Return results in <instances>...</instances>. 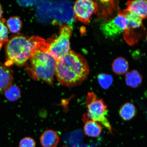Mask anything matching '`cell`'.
Masks as SVG:
<instances>
[{
  "instance_id": "obj_1",
  "label": "cell",
  "mask_w": 147,
  "mask_h": 147,
  "mask_svg": "<svg viewBox=\"0 0 147 147\" xmlns=\"http://www.w3.org/2000/svg\"><path fill=\"white\" fill-rule=\"evenodd\" d=\"M90 69L82 55L71 50L57 61L55 74L62 85L68 87L80 85L87 79Z\"/></svg>"
},
{
  "instance_id": "obj_2",
  "label": "cell",
  "mask_w": 147,
  "mask_h": 147,
  "mask_svg": "<svg viewBox=\"0 0 147 147\" xmlns=\"http://www.w3.org/2000/svg\"><path fill=\"white\" fill-rule=\"evenodd\" d=\"M48 41L42 40L33 52L26 70L34 80H42L51 85L54 82L56 60L48 51Z\"/></svg>"
},
{
  "instance_id": "obj_3",
  "label": "cell",
  "mask_w": 147,
  "mask_h": 147,
  "mask_svg": "<svg viewBox=\"0 0 147 147\" xmlns=\"http://www.w3.org/2000/svg\"><path fill=\"white\" fill-rule=\"evenodd\" d=\"M42 39L38 36L28 38L23 36H15L11 38L5 47L6 61L5 65L8 67L13 64L18 66L24 65Z\"/></svg>"
},
{
  "instance_id": "obj_4",
  "label": "cell",
  "mask_w": 147,
  "mask_h": 147,
  "mask_svg": "<svg viewBox=\"0 0 147 147\" xmlns=\"http://www.w3.org/2000/svg\"><path fill=\"white\" fill-rule=\"evenodd\" d=\"M88 118L101 123L113 134V128L107 118L108 107L102 99L97 98L94 93H88L86 97Z\"/></svg>"
},
{
  "instance_id": "obj_5",
  "label": "cell",
  "mask_w": 147,
  "mask_h": 147,
  "mask_svg": "<svg viewBox=\"0 0 147 147\" xmlns=\"http://www.w3.org/2000/svg\"><path fill=\"white\" fill-rule=\"evenodd\" d=\"M72 29L67 25H62L60 27L59 35L49 43L48 51L57 60L63 57L71 50L70 38Z\"/></svg>"
},
{
  "instance_id": "obj_6",
  "label": "cell",
  "mask_w": 147,
  "mask_h": 147,
  "mask_svg": "<svg viewBox=\"0 0 147 147\" xmlns=\"http://www.w3.org/2000/svg\"><path fill=\"white\" fill-rule=\"evenodd\" d=\"M127 21L122 12L110 21L102 24L100 26L101 32L106 38H113L120 35L127 28Z\"/></svg>"
},
{
  "instance_id": "obj_7",
  "label": "cell",
  "mask_w": 147,
  "mask_h": 147,
  "mask_svg": "<svg viewBox=\"0 0 147 147\" xmlns=\"http://www.w3.org/2000/svg\"><path fill=\"white\" fill-rule=\"evenodd\" d=\"M98 10L97 3L89 0L77 1L74 7L75 18L86 24L89 23L92 16Z\"/></svg>"
},
{
  "instance_id": "obj_8",
  "label": "cell",
  "mask_w": 147,
  "mask_h": 147,
  "mask_svg": "<svg viewBox=\"0 0 147 147\" xmlns=\"http://www.w3.org/2000/svg\"><path fill=\"white\" fill-rule=\"evenodd\" d=\"M126 5L127 8L124 10L142 19L147 18V1H128L126 3Z\"/></svg>"
},
{
  "instance_id": "obj_9",
  "label": "cell",
  "mask_w": 147,
  "mask_h": 147,
  "mask_svg": "<svg viewBox=\"0 0 147 147\" xmlns=\"http://www.w3.org/2000/svg\"><path fill=\"white\" fill-rule=\"evenodd\" d=\"M13 71L5 64L0 63V93L4 92L12 84Z\"/></svg>"
},
{
  "instance_id": "obj_10",
  "label": "cell",
  "mask_w": 147,
  "mask_h": 147,
  "mask_svg": "<svg viewBox=\"0 0 147 147\" xmlns=\"http://www.w3.org/2000/svg\"><path fill=\"white\" fill-rule=\"evenodd\" d=\"M83 120L85 123L84 129L86 135L90 137H96L100 135L102 128L100 123L89 119L86 114L84 115Z\"/></svg>"
},
{
  "instance_id": "obj_11",
  "label": "cell",
  "mask_w": 147,
  "mask_h": 147,
  "mask_svg": "<svg viewBox=\"0 0 147 147\" xmlns=\"http://www.w3.org/2000/svg\"><path fill=\"white\" fill-rule=\"evenodd\" d=\"M40 141L43 147H56L59 143V137L54 130H47L42 134Z\"/></svg>"
},
{
  "instance_id": "obj_12",
  "label": "cell",
  "mask_w": 147,
  "mask_h": 147,
  "mask_svg": "<svg viewBox=\"0 0 147 147\" xmlns=\"http://www.w3.org/2000/svg\"><path fill=\"white\" fill-rule=\"evenodd\" d=\"M137 110L134 105L127 102L121 106L119 111V115L123 120H131L136 115Z\"/></svg>"
},
{
  "instance_id": "obj_13",
  "label": "cell",
  "mask_w": 147,
  "mask_h": 147,
  "mask_svg": "<svg viewBox=\"0 0 147 147\" xmlns=\"http://www.w3.org/2000/svg\"><path fill=\"white\" fill-rule=\"evenodd\" d=\"M129 63L125 58L122 57L116 58L112 64V69L114 73L119 75L126 74L129 70Z\"/></svg>"
},
{
  "instance_id": "obj_14",
  "label": "cell",
  "mask_w": 147,
  "mask_h": 147,
  "mask_svg": "<svg viewBox=\"0 0 147 147\" xmlns=\"http://www.w3.org/2000/svg\"><path fill=\"white\" fill-rule=\"evenodd\" d=\"M143 76L138 71L133 70L128 72L125 75L127 85L133 88H137L142 84Z\"/></svg>"
},
{
  "instance_id": "obj_15",
  "label": "cell",
  "mask_w": 147,
  "mask_h": 147,
  "mask_svg": "<svg viewBox=\"0 0 147 147\" xmlns=\"http://www.w3.org/2000/svg\"><path fill=\"white\" fill-rule=\"evenodd\" d=\"M122 13L127 22L128 26L127 30L129 29L139 28L142 26V19L141 18L124 10Z\"/></svg>"
},
{
  "instance_id": "obj_16",
  "label": "cell",
  "mask_w": 147,
  "mask_h": 147,
  "mask_svg": "<svg viewBox=\"0 0 147 147\" xmlns=\"http://www.w3.org/2000/svg\"><path fill=\"white\" fill-rule=\"evenodd\" d=\"M4 92L5 97L10 102L18 100L21 94V90L19 87L13 84L7 88Z\"/></svg>"
},
{
  "instance_id": "obj_17",
  "label": "cell",
  "mask_w": 147,
  "mask_h": 147,
  "mask_svg": "<svg viewBox=\"0 0 147 147\" xmlns=\"http://www.w3.org/2000/svg\"><path fill=\"white\" fill-rule=\"evenodd\" d=\"M7 26L9 30L12 33H17L21 30L22 27V22L19 18L12 17L7 20Z\"/></svg>"
},
{
  "instance_id": "obj_18",
  "label": "cell",
  "mask_w": 147,
  "mask_h": 147,
  "mask_svg": "<svg viewBox=\"0 0 147 147\" xmlns=\"http://www.w3.org/2000/svg\"><path fill=\"white\" fill-rule=\"evenodd\" d=\"M98 82L100 87L105 90L107 89L112 85L113 78L111 75L102 73L97 76Z\"/></svg>"
},
{
  "instance_id": "obj_19",
  "label": "cell",
  "mask_w": 147,
  "mask_h": 147,
  "mask_svg": "<svg viewBox=\"0 0 147 147\" xmlns=\"http://www.w3.org/2000/svg\"><path fill=\"white\" fill-rule=\"evenodd\" d=\"M4 20H0V49L9 41L8 29L5 24Z\"/></svg>"
},
{
  "instance_id": "obj_20",
  "label": "cell",
  "mask_w": 147,
  "mask_h": 147,
  "mask_svg": "<svg viewBox=\"0 0 147 147\" xmlns=\"http://www.w3.org/2000/svg\"><path fill=\"white\" fill-rule=\"evenodd\" d=\"M35 141L32 138L27 137L20 141L19 147H36Z\"/></svg>"
},
{
  "instance_id": "obj_21",
  "label": "cell",
  "mask_w": 147,
  "mask_h": 147,
  "mask_svg": "<svg viewBox=\"0 0 147 147\" xmlns=\"http://www.w3.org/2000/svg\"><path fill=\"white\" fill-rule=\"evenodd\" d=\"M3 13V11L2 10V7L1 4H0V19H1V18L2 17V14Z\"/></svg>"
},
{
  "instance_id": "obj_22",
  "label": "cell",
  "mask_w": 147,
  "mask_h": 147,
  "mask_svg": "<svg viewBox=\"0 0 147 147\" xmlns=\"http://www.w3.org/2000/svg\"><path fill=\"white\" fill-rule=\"evenodd\" d=\"M146 41H147V35L146 37Z\"/></svg>"
},
{
  "instance_id": "obj_23",
  "label": "cell",
  "mask_w": 147,
  "mask_h": 147,
  "mask_svg": "<svg viewBox=\"0 0 147 147\" xmlns=\"http://www.w3.org/2000/svg\"><path fill=\"white\" fill-rule=\"evenodd\" d=\"M64 147H67V146H64Z\"/></svg>"
}]
</instances>
